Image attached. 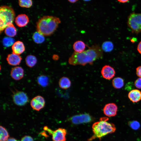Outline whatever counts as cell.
<instances>
[{
	"mask_svg": "<svg viewBox=\"0 0 141 141\" xmlns=\"http://www.w3.org/2000/svg\"><path fill=\"white\" fill-rule=\"evenodd\" d=\"M7 141H17L16 140L13 138H10L7 140Z\"/></svg>",
	"mask_w": 141,
	"mask_h": 141,
	"instance_id": "cell-33",
	"label": "cell"
},
{
	"mask_svg": "<svg viewBox=\"0 0 141 141\" xmlns=\"http://www.w3.org/2000/svg\"><path fill=\"white\" fill-rule=\"evenodd\" d=\"M127 24L133 32H141V13L131 14L128 17Z\"/></svg>",
	"mask_w": 141,
	"mask_h": 141,
	"instance_id": "cell-5",
	"label": "cell"
},
{
	"mask_svg": "<svg viewBox=\"0 0 141 141\" xmlns=\"http://www.w3.org/2000/svg\"><path fill=\"white\" fill-rule=\"evenodd\" d=\"M30 104L33 109L39 111L44 107L45 101L42 97L38 96L34 97L32 99Z\"/></svg>",
	"mask_w": 141,
	"mask_h": 141,
	"instance_id": "cell-9",
	"label": "cell"
},
{
	"mask_svg": "<svg viewBox=\"0 0 141 141\" xmlns=\"http://www.w3.org/2000/svg\"><path fill=\"white\" fill-rule=\"evenodd\" d=\"M128 97L132 102H137L141 99V92L137 89L132 90L129 93Z\"/></svg>",
	"mask_w": 141,
	"mask_h": 141,
	"instance_id": "cell-16",
	"label": "cell"
},
{
	"mask_svg": "<svg viewBox=\"0 0 141 141\" xmlns=\"http://www.w3.org/2000/svg\"><path fill=\"white\" fill-rule=\"evenodd\" d=\"M22 59L19 55L13 53L8 55L6 58L8 63L10 65L13 66L19 65Z\"/></svg>",
	"mask_w": 141,
	"mask_h": 141,
	"instance_id": "cell-13",
	"label": "cell"
},
{
	"mask_svg": "<svg viewBox=\"0 0 141 141\" xmlns=\"http://www.w3.org/2000/svg\"><path fill=\"white\" fill-rule=\"evenodd\" d=\"M135 86L138 89H141V78H138L134 82Z\"/></svg>",
	"mask_w": 141,
	"mask_h": 141,
	"instance_id": "cell-29",
	"label": "cell"
},
{
	"mask_svg": "<svg viewBox=\"0 0 141 141\" xmlns=\"http://www.w3.org/2000/svg\"><path fill=\"white\" fill-rule=\"evenodd\" d=\"M19 3L21 7L29 8L32 5V2L31 0H19Z\"/></svg>",
	"mask_w": 141,
	"mask_h": 141,
	"instance_id": "cell-27",
	"label": "cell"
},
{
	"mask_svg": "<svg viewBox=\"0 0 141 141\" xmlns=\"http://www.w3.org/2000/svg\"><path fill=\"white\" fill-rule=\"evenodd\" d=\"M12 53L20 55L25 50V47L23 42L20 41L15 42L12 46Z\"/></svg>",
	"mask_w": 141,
	"mask_h": 141,
	"instance_id": "cell-15",
	"label": "cell"
},
{
	"mask_svg": "<svg viewBox=\"0 0 141 141\" xmlns=\"http://www.w3.org/2000/svg\"><path fill=\"white\" fill-rule=\"evenodd\" d=\"M21 141H33V139L30 136H25L22 138Z\"/></svg>",
	"mask_w": 141,
	"mask_h": 141,
	"instance_id": "cell-30",
	"label": "cell"
},
{
	"mask_svg": "<svg viewBox=\"0 0 141 141\" xmlns=\"http://www.w3.org/2000/svg\"><path fill=\"white\" fill-rule=\"evenodd\" d=\"M112 83L114 87L117 89H119L122 88L123 86L124 81L122 78L118 77L115 78L113 79Z\"/></svg>",
	"mask_w": 141,
	"mask_h": 141,
	"instance_id": "cell-21",
	"label": "cell"
},
{
	"mask_svg": "<svg viewBox=\"0 0 141 141\" xmlns=\"http://www.w3.org/2000/svg\"><path fill=\"white\" fill-rule=\"evenodd\" d=\"M86 45L83 41L78 40L75 42L73 45V48L75 51L80 53L84 51L86 48Z\"/></svg>",
	"mask_w": 141,
	"mask_h": 141,
	"instance_id": "cell-17",
	"label": "cell"
},
{
	"mask_svg": "<svg viewBox=\"0 0 141 141\" xmlns=\"http://www.w3.org/2000/svg\"><path fill=\"white\" fill-rule=\"evenodd\" d=\"M101 48L102 50L105 52H110L113 49L114 45L113 43L110 41H106L102 44Z\"/></svg>",
	"mask_w": 141,
	"mask_h": 141,
	"instance_id": "cell-23",
	"label": "cell"
},
{
	"mask_svg": "<svg viewBox=\"0 0 141 141\" xmlns=\"http://www.w3.org/2000/svg\"><path fill=\"white\" fill-rule=\"evenodd\" d=\"M68 1L70 3H75L77 1H78V0H68Z\"/></svg>",
	"mask_w": 141,
	"mask_h": 141,
	"instance_id": "cell-34",
	"label": "cell"
},
{
	"mask_svg": "<svg viewBox=\"0 0 141 141\" xmlns=\"http://www.w3.org/2000/svg\"><path fill=\"white\" fill-rule=\"evenodd\" d=\"M15 103L19 106H23L28 102V98L27 95L24 92L18 91L15 92L13 96Z\"/></svg>",
	"mask_w": 141,
	"mask_h": 141,
	"instance_id": "cell-8",
	"label": "cell"
},
{
	"mask_svg": "<svg viewBox=\"0 0 141 141\" xmlns=\"http://www.w3.org/2000/svg\"><path fill=\"white\" fill-rule=\"evenodd\" d=\"M38 83L40 86L45 87L49 84V79L48 77L45 75H41L37 78Z\"/></svg>",
	"mask_w": 141,
	"mask_h": 141,
	"instance_id": "cell-22",
	"label": "cell"
},
{
	"mask_svg": "<svg viewBox=\"0 0 141 141\" xmlns=\"http://www.w3.org/2000/svg\"><path fill=\"white\" fill-rule=\"evenodd\" d=\"M0 31L1 33L8 26L13 24L15 16L14 10L10 7L3 5L0 8Z\"/></svg>",
	"mask_w": 141,
	"mask_h": 141,
	"instance_id": "cell-4",
	"label": "cell"
},
{
	"mask_svg": "<svg viewBox=\"0 0 141 141\" xmlns=\"http://www.w3.org/2000/svg\"><path fill=\"white\" fill-rule=\"evenodd\" d=\"M89 48L80 53L74 52L69 58V63L74 66H84L87 63L92 65L97 60L102 58L103 50L98 45L95 44Z\"/></svg>",
	"mask_w": 141,
	"mask_h": 141,
	"instance_id": "cell-1",
	"label": "cell"
},
{
	"mask_svg": "<svg viewBox=\"0 0 141 141\" xmlns=\"http://www.w3.org/2000/svg\"><path fill=\"white\" fill-rule=\"evenodd\" d=\"M137 50L139 53L141 54V41L138 44Z\"/></svg>",
	"mask_w": 141,
	"mask_h": 141,
	"instance_id": "cell-32",
	"label": "cell"
},
{
	"mask_svg": "<svg viewBox=\"0 0 141 141\" xmlns=\"http://www.w3.org/2000/svg\"><path fill=\"white\" fill-rule=\"evenodd\" d=\"M44 129L52 135L53 141H66L67 131L66 129L59 128L53 131L46 126L44 127Z\"/></svg>",
	"mask_w": 141,
	"mask_h": 141,
	"instance_id": "cell-6",
	"label": "cell"
},
{
	"mask_svg": "<svg viewBox=\"0 0 141 141\" xmlns=\"http://www.w3.org/2000/svg\"><path fill=\"white\" fill-rule=\"evenodd\" d=\"M60 87L61 89H66L70 87L71 85V82L67 77H63L59 80L58 82Z\"/></svg>",
	"mask_w": 141,
	"mask_h": 141,
	"instance_id": "cell-18",
	"label": "cell"
},
{
	"mask_svg": "<svg viewBox=\"0 0 141 141\" xmlns=\"http://www.w3.org/2000/svg\"><path fill=\"white\" fill-rule=\"evenodd\" d=\"M37 61L36 57L33 55L27 56L25 58V62L27 65L30 67H32L36 64Z\"/></svg>",
	"mask_w": 141,
	"mask_h": 141,
	"instance_id": "cell-20",
	"label": "cell"
},
{
	"mask_svg": "<svg viewBox=\"0 0 141 141\" xmlns=\"http://www.w3.org/2000/svg\"><path fill=\"white\" fill-rule=\"evenodd\" d=\"M0 141H7L9 139V135L6 129L1 126L0 127Z\"/></svg>",
	"mask_w": 141,
	"mask_h": 141,
	"instance_id": "cell-25",
	"label": "cell"
},
{
	"mask_svg": "<svg viewBox=\"0 0 141 141\" xmlns=\"http://www.w3.org/2000/svg\"><path fill=\"white\" fill-rule=\"evenodd\" d=\"M16 28L13 24L8 26L5 29V34L10 37L15 36L16 34Z\"/></svg>",
	"mask_w": 141,
	"mask_h": 141,
	"instance_id": "cell-19",
	"label": "cell"
},
{
	"mask_svg": "<svg viewBox=\"0 0 141 141\" xmlns=\"http://www.w3.org/2000/svg\"><path fill=\"white\" fill-rule=\"evenodd\" d=\"M109 118L107 117L101 118L99 121L94 123L92 126L93 135L88 139L91 141L96 138H101L109 134L114 132L116 130L115 125L108 122Z\"/></svg>",
	"mask_w": 141,
	"mask_h": 141,
	"instance_id": "cell-2",
	"label": "cell"
},
{
	"mask_svg": "<svg viewBox=\"0 0 141 141\" xmlns=\"http://www.w3.org/2000/svg\"><path fill=\"white\" fill-rule=\"evenodd\" d=\"M118 1L119 2L121 3H125L126 2H127L128 1V0H118Z\"/></svg>",
	"mask_w": 141,
	"mask_h": 141,
	"instance_id": "cell-35",
	"label": "cell"
},
{
	"mask_svg": "<svg viewBox=\"0 0 141 141\" xmlns=\"http://www.w3.org/2000/svg\"><path fill=\"white\" fill-rule=\"evenodd\" d=\"M129 124L130 127L134 130H137L140 126L139 123L136 121H132L130 122Z\"/></svg>",
	"mask_w": 141,
	"mask_h": 141,
	"instance_id": "cell-28",
	"label": "cell"
},
{
	"mask_svg": "<svg viewBox=\"0 0 141 141\" xmlns=\"http://www.w3.org/2000/svg\"><path fill=\"white\" fill-rule=\"evenodd\" d=\"M29 22V19L25 14H22L17 15L15 18V22L19 27H22L26 25Z\"/></svg>",
	"mask_w": 141,
	"mask_h": 141,
	"instance_id": "cell-14",
	"label": "cell"
},
{
	"mask_svg": "<svg viewBox=\"0 0 141 141\" xmlns=\"http://www.w3.org/2000/svg\"><path fill=\"white\" fill-rule=\"evenodd\" d=\"M61 22L58 17L44 16L40 19L37 22V30L44 36H50L56 30Z\"/></svg>",
	"mask_w": 141,
	"mask_h": 141,
	"instance_id": "cell-3",
	"label": "cell"
},
{
	"mask_svg": "<svg viewBox=\"0 0 141 141\" xmlns=\"http://www.w3.org/2000/svg\"><path fill=\"white\" fill-rule=\"evenodd\" d=\"M101 72L103 77L108 80L112 79L115 74L114 68L108 65L104 66L102 68Z\"/></svg>",
	"mask_w": 141,
	"mask_h": 141,
	"instance_id": "cell-11",
	"label": "cell"
},
{
	"mask_svg": "<svg viewBox=\"0 0 141 141\" xmlns=\"http://www.w3.org/2000/svg\"><path fill=\"white\" fill-rule=\"evenodd\" d=\"M118 109V107L115 104L110 103L105 105L103 109V111L107 116L113 117L116 115Z\"/></svg>",
	"mask_w": 141,
	"mask_h": 141,
	"instance_id": "cell-10",
	"label": "cell"
},
{
	"mask_svg": "<svg viewBox=\"0 0 141 141\" xmlns=\"http://www.w3.org/2000/svg\"><path fill=\"white\" fill-rule=\"evenodd\" d=\"M14 39L10 37H5L2 40V44L3 46L8 47L13 45L14 43Z\"/></svg>",
	"mask_w": 141,
	"mask_h": 141,
	"instance_id": "cell-26",
	"label": "cell"
},
{
	"mask_svg": "<svg viewBox=\"0 0 141 141\" xmlns=\"http://www.w3.org/2000/svg\"><path fill=\"white\" fill-rule=\"evenodd\" d=\"M136 74L138 77L141 78V66H138L136 68Z\"/></svg>",
	"mask_w": 141,
	"mask_h": 141,
	"instance_id": "cell-31",
	"label": "cell"
},
{
	"mask_svg": "<svg viewBox=\"0 0 141 141\" xmlns=\"http://www.w3.org/2000/svg\"><path fill=\"white\" fill-rule=\"evenodd\" d=\"M32 38L34 42L37 44H40L45 40L44 36L37 32L34 33Z\"/></svg>",
	"mask_w": 141,
	"mask_h": 141,
	"instance_id": "cell-24",
	"label": "cell"
},
{
	"mask_svg": "<svg viewBox=\"0 0 141 141\" xmlns=\"http://www.w3.org/2000/svg\"><path fill=\"white\" fill-rule=\"evenodd\" d=\"M10 75L14 80H19L22 79L24 76L23 69L20 67L13 68L10 71Z\"/></svg>",
	"mask_w": 141,
	"mask_h": 141,
	"instance_id": "cell-12",
	"label": "cell"
},
{
	"mask_svg": "<svg viewBox=\"0 0 141 141\" xmlns=\"http://www.w3.org/2000/svg\"><path fill=\"white\" fill-rule=\"evenodd\" d=\"M69 120L73 124L78 125L90 122L93 119L89 114L85 113L73 116Z\"/></svg>",
	"mask_w": 141,
	"mask_h": 141,
	"instance_id": "cell-7",
	"label": "cell"
}]
</instances>
